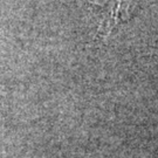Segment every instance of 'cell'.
<instances>
[{
    "mask_svg": "<svg viewBox=\"0 0 158 158\" xmlns=\"http://www.w3.org/2000/svg\"><path fill=\"white\" fill-rule=\"evenodd\" d=\"M139 0H109L102 6L94 5L93 10L97 18V35L106 38L121 23L134 17Z\"/></svg>",
    "mask_w": 158,
    "mask_h": 158,
    "instance_id": "6da1fadb",
    "label": "cell"
}]
</instances>
